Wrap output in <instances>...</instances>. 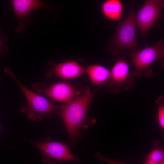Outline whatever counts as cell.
Listing matches in <instances>:
<instances>
[{
  "mask_svg": "<svg viewBox=\"0 0 164 164\" xmlns=\"http://www.w3.org/2000/svg\"><path fill=\"white\" fill-rule=\"evenodd\" d=\"M164 7L163 0H147L135 14L137 26L145 39L149 29L160 17Z\"/></svg>",
  "mask_w": 164,
  "mask_h": 164,
  "instance_id": "cell-6",
  "label": "cell"
},
{
  "mask_svg": "<svg viewBox=\"0 0 164 164\" xmlns=\"http://www.w3.org/2000/svg\"><path fill=\"white\" fill-rule=\"evenodd\" d=\"M164 42L160 39L150 46H147L141 50H138L131 57L132 62L135 70L132 73L134 76L140 77L142 75L150 77L152 72L150 68L157 60L164 57Z\"/></svg>",
  "mask_w": 164,
  "mask_h": 164,
  "instance_id": "cell-3",
  "label": "cell"
},
{
  "mask_svg": "<svg viewBox=\"0 0 164 164\" xmlns=\"http://www.w3.org/2000/svg\"><path fill=\"white\" fill-rule=\"evenodd\" d=\"M8 73L17 83L23 92L28 104L22 110L32 120L43 119L45 114H51L59 107L45 98L33 92L20 83L10 71Z\"/></svg>",
  "mask_w": 164,
  "mask_h": 164,
  "instance_id": "cell-4",
  "label": "cell"
},
{
  "mask_svg": "<svg viewBox=\"0 0 164 164\" xmlns=\"http://www.w3.org/2000/svg\"><path fill=\"white\" fill-rule=\"evenodd\" d=\"M85 72L84 68L75 61H68L53 65L46 73L47 77L53 75L70 80L77 77Z\"/></svg>",
  "mask_w": 164,
  "mask_h": 164,
  "instance_id": "cell-9",
  "label": "cell"
},
{
  "mask_svg": "<svg viewBox=\"0 0 164 164\" xmlns=\"http://www.w3.org/2000/svg\"><path fill=\"white\" fill-rule=\"evenodd\" d=\"M14 10L20 22L32 11L38 8H47L43 1L37 0H14L12 1Z\"/></svg>",
  "mask_w": 164,
  "mask_h": 164,
  "instance_id": "cell-10",
  "label": "cell"
},
{
  "mask_svg": "<svg viewBox=\"0 0 164 164\" xmlns=\"http://www.w3.org/2000/svg\"><path fill=\"white\" fill-rule=\"evenodd\" d=\"M38 92L45 94L52 99L67 103L78 96L79 92L68 83L62 82L56 83L46 88L43 83H37L33 86Z\"/></svg>",
  "mask_w": 164,
  "mask_h": 164,
  "instance_id": "cell-8",
  "label": "cell"
},
{
  "mask_svg": "<svg viewBox=\"0 0 164 164\" xmlns=\"http://www.w3.org/2000/svg\"><path fill=\"white\" fill-rule=\"evenodd\" d=\"M159 164H164V160L161 162Z\"/></svg>",
  "mask_w": 164,
  "mask_h": 164,
  "instance_id": "cell-18",
  "label": "cell"
},
{
  "mask_svg": "<svg viewBox=\"0 0 164 164\" xmlns=\"http://www.w3.org/2000/svg\"><path fill=\"white\" fill-rule=\"evenodd\" d=\"M2 49V44L1 42V40H0V51Z\"/></svg>",
  "mask_w": 164,
  "mask_h": 164,
  "instance_id": "cell-17",
  "label": "cell"
},
{
  "mask_svg": "<svg viewBox=\"0 0 164 164\" xmlns=\"http://www.w3.org/2000/svg\"><path fill=\"white\" fill-rule=\"evenodd\" d=\"M87 91L62 107L60 115L63 120L69 135L75 143L77 139L79 131L84 123L90 102L95 93Z\"/></svg>",
  "mask_w": 164,
  "mask_h": 164,
  "instance_id": "cell-1",
  "label": "cell"
},
{
  "mask_svg": "<svg viewBox=\"0 0 164 164\" xmlns=\"http://www.w3.org/2000/svg\"><path fill=\"white\" fill-rule=\"evenodd\" d=\"M164 150L162 149L158 146L149 154L145 162L155 164H159L164 160Z\"/></svg>",
  "mask_w": 164,
  "mask_h": 164,
  "instance_id": "cell-13",
  "label": "cell"
},
{
  "mask_svg": "<svg viewBox=\"0 0 164 164\" xmlns=\"http://www.w3.org/2000/svg\"><path fill=\"white\" fill-rule=\"evenodd\" d=\"M144 164H155L145 162Z\"/></svg>",
  "mask_w": 164,
  "mask_h": 164,
  "instance_id": "cell-16",
  "label": "cell"
},
{
  "mask_svg": "<svg viewBox=\"0 0 164 164\" xmlns=\"http://www.w3.org/2000/svg\"><path fill=\"white\" fill-rule=\"evenodd\" d=\"M87 72L92 83L94 84L102 85L109 80L111 71L107 68L100 65L89 66Z\"/></svg>",
  "mask_w": 164,
  "mask_h": 164,
  "instance_id": "cell-12",
  "label": "cell"
},
{
  "mask_svg": "<svg viewBox=\"0 0 164 164\" xmlns=\"http://www.w3.org/2000/svg\"><path fill=\"white\" fill-rule=\"evenodd\" d=\"M130 66L125 60H118L111 71L109 81L103 85L111 91L117 93L121 88L129 89L133 84V79L129 74Z\"/></svg>",
  "mask_w": 164,
  "mask_h": 164,
  "instance_id": "cell-7",
  "label": "cell"
},
{
  "mask_svg": "<svg viewBox=\"0 0 164 164\" xmlns=\"http://www.w3.org/2000/svg\"><path fill=\"white\" fill-rule=\"evenodd\" d=\"M94 156L101 161L107 162L108 164H127L107 158L102 155L100 153H96Z\"/></svg>",
  "mask_w": 164,
  "mask_h": 164,
  "instance_id": "cell-15",
  "label": "cell"
},
{
  "mask_svg": "<svg viewBox=\"0 0 164 164\" xmlns=\"http://www.w3.org/2000/svg\"><path fill=\"white\" fill-rule=\"evenodd\" d=\"M123 9V3L120 0H107L101 7L102 13L107 19L112 21L120 20Z\"/></svg>",
  "mask_w": 164,
  "mask_h": 164,
  "instance_id": "cell-11",
  "label": "cell"
},
{
  "mask_svg": "<svg viewBox=\"0 0 164 164\" xmlns=\"http://www.w3.org/2000/svg\"><path fill=\"white\" fill-rule=\"evenodd\" d=\"M158 122L163 129L164 128V105L162 103L159 104L158 111Z\"/></svg>",
  "mask_w": 164,
  "mask_h": 164,
  "instance_id": "cell-14",
  "label": "cell"
},
{
  "mask_svg": "<svg viewBox=\"0 0 164 164\" xmlns=\"http://www.w3.org/2000/svg\"><path fill=\"white\" fill-rule=\"evenodd\" d=\"M133 2L127 17L121 22L115 31L113 42V51L116 54L121 50L127 51L131 57L139 50L137 39V25Z\"/></svg>",
  "mask_w": 164,
  "mask_h": 164,
  "instance_id": "cell-2",
  "label": "cell"
},
{
  "mask_svg": "<svg viewBox=\"0 0 164 164\" xmlns=\"http://www.w3.org/2000/svg\"><path fill=\"white\" fill-rule=\"evenodd\" d=\"M34 144L42 152V161L45 164H57L66 162H79L81 161L64 143L35 142Z\"/></svg>",
  "mask_w": 164,
  "mask_h": 164,
  "instance_id": "cell-5",
  "label": "cell"
}]
</instances>
